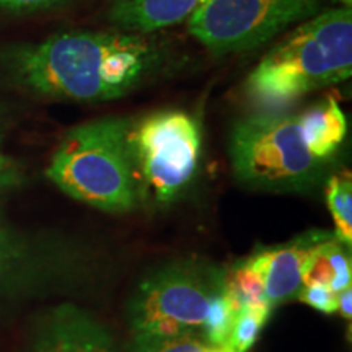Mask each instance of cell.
<instances>
[{
	"mask_svg": "<svg viewBox=\"0 0 352 352\" xmlns=\"http://www.w3.org/2000/svg\"><path fill=\"white\" fill-rule=\"evenodd\" d=\"M351 76L352 12L341 6L298 23L267 51L246 78L245 95L256 109H287Z\"/></svg>",
	"mask_w": 352,
	"mask_h": 352,
	"instance_id": "cell-2",
	"label": "cell"
},
{
	"mask_svg": "<svg viewBox=\"0 0 352 352\" xmlns=\"http://www.w3.org/2000/svg\"><path fill=\"white\" fill-rule=\"evenodd\" d=\"M346 248L347 246L342 245L334 233L327 240L320 241L308 254L303 266L302 285L324 284L334 294L351 287L352 266Z\"/></svg>",
	"mask_w": 352,
	"mask_h": 352,
	"instance_id": "cell-12",
	"label": "cell"
},
{
	"mask_svg": "<svg viewBox=\"0 0 352 352\" xmlns=\"http://www.w3.org/2000/svg\"><path fill=\"white\" fill-rule=\"evenodd\" d=\"M32 352H120L108 329L74 305L56 308L36 334Z\"/></svg>",
	"mask_w": 352,
	"mask_h": 352,
	"instance_id": "cell-9",
	"label": "cell"
},
{
	"mask_svg": "<svg viewBox=\"0 0 352 352\" xmlns=\"http://www.w3.org/2000/svg\"><path fill=\"white\" fill-rule=\"evenodd\" d=\"M210 0H113L108 19L120 32L151 34L188 21Z\"/></svg>",
	"mask_w": 352,
	"mask_h": 352,
	"instance_id": "cell-10",
	"label": "cell"
},
{
	"mask_svg": "<svg viewBox=\"0 0 352 352\" xmlns=\"http://www.w3.org/2000/svg\"><path fill=\"white\" fill-rule=\"evenodd\" d=\"M21 248L0 220V283L12 274L20 263Z\"/></svg>",
	"mask_w": 352,
	"mask_h": 352,
	"instance_id": "cell-19",
	"label": "cell"
},
{
	"mask_svg": "<svg viewBox=\"0 0 352 352\" xmlns=\"http://www.w3.org/2000/svg\"><path fill=\"white\" fill-rule=\"evenodd\" d=\"M271 307H246L236 311L233 327L223 349L227 352H248L270 320Z\"/></svg>",
	"mask_w": 352,
	"mask_h": 352,
	"instance_id": "cell-15",
	"label": "cell"
},
{
	"mask_svg": "<svg viewBox=\"0 0 352 352\" xmlns=\"http://www.w3.org/2000/svg\"><path fill=\"white\" fill-rule=\"evenodd\" d=\"M327 206L334 220V235L351 248L352 245V178L351 171L334 173L327 182Z\"/></svg>",
	"mask_w": 352,
	"mask_h": 352,
	"instance_id": "cell-13",
	"label": "cell"
},
{
	"mask_svg": "<svg viewBox=\"0 0 352 352\" xmlns=\"http://www.w3.org/2000/svg\"><path fill=\"white\" fill-rule=\"evenodd\" d=\"M223 289L226 274L208 261L166 264L139 285L127 307L134 340L201 331L210 300Z\"/></svg>",
	"mask_w": 352,
	"mask_h": 352,
	"instance_id": "cell-5",
	"label": "cell"
},
{
	"mask_svg": "<svg viewBox=\"0 0 352 352\" xmlns=\"http://www.w3.org/2000/svg\"><path fill=\"white\" fill-rule=\"evenodd\" d=\"M209 346L202 331H188L178 336L134 340L132 352H204Z\"/></svg>",
	"mask_w": 352,
	"mask_h": 352,
	"instance_id": "cell-17",
	"label": "cell"
},
{
	"mask_svg": "<svg viewBox=\"0 0 352 352\" xmlns=\"http://www.w3.org/2000/svg\"><path fill=\"white\" fill-rule=\"evenodd\" d=\"M236 310L227 296V290L217 294L209 303L208 314H206L204 323L201 331L204 334L206 341L214 347H226L228 336H230L233 320H235Z\"/></svg>",
	"mask_w": 352,
	"mask_h": 352,
	"instance_id": "cell-16",
	"label": "cell"
},
{
	"mask_svg": "<svg viewBox=\"0 0 352 352\" xmlns=\"http://www.w3.org/2000/svg\"><path fill=\"white\" fill-rule=\"evenodd\" d=\"M352 289L347 287L344 290H341L338 294V311H340L342 318L351 320L352 316Z\"/></svg>",
	"mask_w": 352,
	"mask_h": 352,
	"instance_id": "cell-21",
	"label": "cell"
},
{
	"mask_svg": "<svg viewBox=\"0 0 352 352\" xmlns=\"http://www.w3.org/2000/svg\"><path fill=\"white\" fill-rule=\"evenodd\" d=\"M235 178L261 191H308L323 176L324 164L303 144L297 113L256 109L235 122L228 142Z\"/></svg>",
	"mask_w": 352,
	"mask_h": 352,
	"instance_id": "cell-4",
	"label": "cell"
},
{
	"mask_svg": "<svg viewBox=\"0 0 352 352\" xmlns=\"http://www.w3.org/2000/svg\"><path fill=\"white\" fill-rule=\"evenodd\" d=\"M226 290L236 311L246 307H271L264 296L261 274L250 258L235 264L226 274Z\"/></svg>",
	"mask_w": 352,
	"mask_h": 352,
	"instance_id": "cell-14",
	"label": "cell"
},
{
	"mask_svg": "<svg viewBox=\"0 0 352 352\" xmlns=\"http://www.w3.org/2000/svg\"><path fill=\"white\" fill-rule=\"evenodd\" d=\"M340 2L342 3V6H346V7H351V3H352V0H340Z\"/></svg>",
	"mask_w": 352,
	"mask_h": 352,
	"instance_id": "cell-24",
	"label": "cell"
},
{
	"mask_svg": "<svg viewBox=\"0 0 352 352\" xmlns=\"http://www.w3.org/2000/svg\"><path fill=\"white\" fill-rule=\"evenodd\" d=\"M124 118H103L70 129L51 158L46 175L60 191L104 212H129L139 184Z\"/></svg>",
	"mask_w": 352,
	"mask_h": 352,
	"instance_id": "cell-3",
	"label": "cell"
},
{
	"mask_svg": "<svg viewBox=\"0 0 352 352\" xmlns=\"http://www.w3.org/2000/svg\"><path fill=\"white\" fill-rule=\"evenodd\" d=\"M331 235V232L324 230L308 232L289 243L261 250L250 258V261L261 274L264 296L271 307L280 305L292 297H297L302 287L303 266L308 254L320 241L327 240Z\"/></svg>",
	"mask_w": 352,
	"mask_h": 352,
	"instance_id": "cell-8",
	"label": "cell"
},
{
	"mask_svg": "<svg viewBox=\"0 0 352 352\" xmlns=\"http://www.w3.org/2000/svg\"><path fill=\"white\" fill-rule=\"evenodd\" d=\"M7 165V160H6V155L2 153V148H0V173H2L3 168H6Z\"/></svg>",
	"mask_w": 352,
	"mask_h": 352,
	"instance_id": "cell-22",
	"label": "cell"
},
{
	"mask_svg": "<svg viewBox=\"0 0 352 352\" xmlns=\"http://www.w3.org/2000/svg\"><path fill=\"white\" fill-rule=\"evenodd\" d=\"M204 352H227L223 347H214V346H209L208 349H206Z\"/></svg>",
	"mask_w": 352,
	"mask_h": 352,
	"instance_id": "cell-23",
	"label": "cell"
},
{
	"mask_svg": "<svg viewBox=\"0 0 352 352\" xmlns=\"http://www.w3.org/2000/svg\"><path fill=\"white\" fill-rule=\"evenodd\" d=\"M298 300L314 307L315 310L331 315L338 311V294L324 284H305L297 294Z\"/></svg>",
	"mask_w": 352,
	"mask_h": 352,
	"instance_id": "cell-18",
	"label": "cell"
},
{
	"mask_svg": "<svg viewBox=\"0 0 352 352\" xmlns=\"http://www.w3.org/2000/svg\"><path fill=\"white\" fill-rule=\"evenodd\" d=\"M298 129L307 151L315 160L327 164L336 155L347 135V120L340 103L327 96L297 113Z\"/></svg>",
	"mask_w": 352,
	"mask_h": 352,
	"instance_id": "cell-11",
	"label": "cell"
},
{
	"mask_svg": "<svg viewBox=\"0 0 352 352\" xmlns=\"http://www.w3.org/2000/svg\"><path fill=\"white\" fill-rule=\"evenodd\" d=\"M323 0H210L188 20V32L215 56L264 46L320 13Z\"/></svg>",
	"mask_w": 352,
	"mask_h": 352,
	"instance_id": "cell-7",
	"label": "cell"
},
{
	"mask_svg": "<svg viewBox=\"0 0 352 352\" xmlns=\"http://www.w3.org/2000/svg\"><path fill=\"white\" fill-rule=\"evenodd\" d=\"M7 67L43 96L98 103L121 98L160 63L155 44L127 32H65L7 52Z\"/></svg>",
	"mask_w": 352,
	"mask_h": 352,
	"instance_id": "cell-1",
	"label": "cell"
},
{
	"mask_svg": "<svg viewBox=\"0 0 352 352\" xmlns=\"http://www.w3.org/2000/svg\"><path fill=\"white\" fill-rule=\"evenodd\" d=\"M70 0H0V8L12 13H33L59 7Z\"/></svg>",
	"mask_w": 352,
	"mask_h": 352,
	"instance_id": "cell-20",
	"label": "cell"
},
{
	"mask_svg": "<svg viewBox=\"0 0 352 352\" xmlns=\"http://www.w3.org/2000/svg\"><path fill=\"white\" fill-rule=\"evenodd\" d=\"M129 145L139 195L165 204L188 186L201 158V127L191 114L168 109L131 124Z\"/></svg>",
	"mask_w": 352,
	"mask_h": 352,
	"instance_id": "cell-6",
	"label": "cell"
}]
</instances>
